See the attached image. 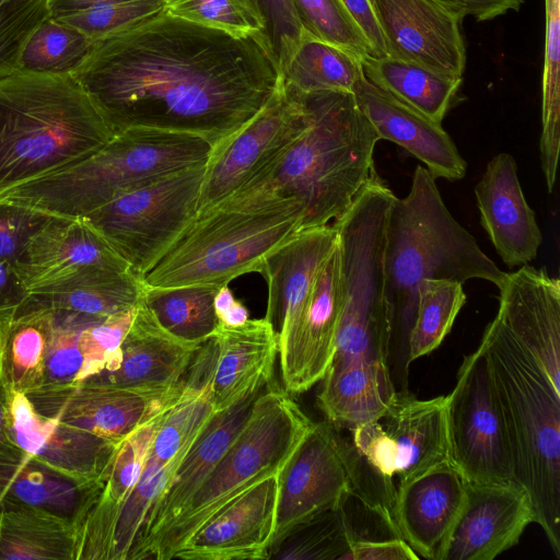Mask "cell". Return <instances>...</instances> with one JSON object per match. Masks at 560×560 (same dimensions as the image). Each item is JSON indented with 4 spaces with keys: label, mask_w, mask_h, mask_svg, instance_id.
<instances>
[{
    "label": "cell",
    "mask_w": 560,
    "mask_h": 560,
    "mask_svg": "<svg viewBox=\"0 0 560 560\" xmlns=\"http://www.w3.org/2000/svg\"><path fill=\"white\" fill-rule=\"evenodd\" d=\"M71 74L115 132H182L211 148L282 84L265 33L231 34L165 11L93 42Z\"/></svg>",
    "instance_id": "cell-1"
},
{
    "label": "cell",
    "mask_w": 560,
    "mask_h": 560,
    "mask_svg": "<svg viewBox=\"0 0 560 560\" xmlns=\"http://www.w3.org/2000/svg\"><path fill=\"white\" fill-rule=\"evenodd\" d=\"M502 271L475 237L451 214L435 178L417 165L409 194L395 197L387 218L383 252V289L389 325V354H407L418 291L427 279L462 283L481 279L498 287Z\"/></svg>",
    "instance_id": "cell-2"
},
{
    "label": "cell",
    "mask_w": 560,
    "mask_h": 560,
    "mask_svg": "<svg viewBox=\"0 0 560 560\" xmlns=\"http://www.w3.org/2000/svg\"><path fill=\"white\" fill-rule=\"evenodd\" d=\"M115 131L71 73L0 79V196L91 155Z\"/></svg>",
    "instance_id": "cell-3"
},
{
    "label": "cell",
    "mask_w": 560,
    "mask_h": 560,
    "mask_svg": "<svg viewBox=\"0 0 560 560\" xmlns=\"http://www.w3.org/2000/svg\"><path fill=\"white\" fill-rule=\"evenodd\" d=\"M479 346L501 408L513 480L526 490L535 523L560 559V390L497 316Z\"/></svg>",
    "instance_id": "cell-4"
},
{
    "label": "cell",
    "mask_w": 560,
    "mask_h": 560,
    "mask_svg": "<svg viewBox=\"0 0 560 560\" xmlns=\"http://www.w3.org/2000/svg\"><path fill=\"white\" fill-rule=\"evenodd\" d=\"M308 126L253 185L266 183L303 208L302 229L328 224L353 202L375 170L377 133L351 92H298Z\"/></svg>",
    "instance_id": "cell-5"
},
{
    "label": "cell",
    "mask_w": 560,
    "mask_h": 560,
    "mask_svg": "<svg viewBox=\"0 0 560 560\" xmlns=\"http://www.w3.org/2000/svg\"><path fill=\"white\" fill-rule=\"evenodd\" d=\"M303 208L266 183L252 185L196 217L143 277L149 288L228 285L261 272L268 255L302 230Z\"/></svg>",
    "instance_id": "cell-6"
},
{
    "label": "cell",
    "mask_w": 560,
    "mask_h": 560,
    "mask_svg": "<svg viewBox=\"0 0 560 560\" xmlns=\"http://www.w3.org/2000/svg\"><path fill=\"white\" fill-rule=\"evenodd\" d=\"M211 145L192 135L130 128L82 161L2 196L57 218H81L117 195L207 161Z\"/></svg>",
    "instance_id": "cell-7"
},
{
    "label": "cell",
    "mask_w": 560,
    "mask_h": 560,
    "mask_svg": "<svg viewBox=\"0 0 560 560\" xmlns=\"http://www.w3.org/2000/svg\"><path fill=\"white\" fill-rule=\"evenodd\" d=\"M266 386L235 439L152 548L148 559L171 560L219 510L259 481L278 475L313 421L291 394Z\"/></svg>",
    "instance_id": "cell-8"
},
{
    "label": "cell",
    "mask_w": 560,
    "mask_h": 560,
    "mask_svg": "<svg viewBox=\"0 0 560 560\" xmlns=\"http://www.w3.org/2000/svg\"><path fill=\"white\" fill-rule=\"evenodd\" d=\"M206 162L126 190L84 218L142 278L197 217Z\"/></svg>",
    "instance_id": "cell-9"
},
{
    "label": "cell",
    "mask_w": 560,
    "mask_h": 560,
    "mask_svg": "<svg viewBox=\"0 0 560 560\" xmlns=\"http://www.w3.org/2000/svg\"><path fill=\"white\" fill-rule=\"evenodd\" d=\"M308 126L299 93L281 84L265 107L211 148L197 215L255 184Z\"/></svg>",
    "instance_id": "cell-10"
},
{
    "label": "cell",
    "mask_w": 560,
    "mask_h": 560,
    "mask_svg": "<svg viewBox=\"0 0 560 560\" xmlns=\"http://www.w3.org/2000/svg\"><path fill=\"white\" fill-rule=\"evenodd\" d=\"M448 458L467 481L514 482L501 408L485 353L465 357L446 396Z\"/></svg>",
    "instance_id": "cell-11"
},
{
    "label": "cell",
    "mask_w": 560,
    "mask_h": 560,
    "mask_svg": "<svg viewBox=\"0 0 560 560\" xmlns=\"http://www.w3.org/2000/svg\"><path fill=\"white\" fill-rule=\"evenodd\" d=\"M277 481L270 558L295 528L338 509L351 493L338 429L328 421L314 422L278 472Z\"/></svg>",
    "instance_id": "cell-12"
},
{
    "label": "cell",
    "mask_w": 560,
    "mask_h": 560,
    "mask_svg": "<svg viewBox=\"0 0 560 560\" xmlns=\"http://www.w3.org/2000/svg\"><path fill=\"white\" fill-rule=\"evenodd\" d=\"M387 56L460 77L466 47L464 18L444 0H370Z\"/></svg>",
    "instance_id": "cell-13"
},
{
    "label": "cell",
    "mask_w": 560,
    "mask_h": 560,
    "mask_svg": "<svg viewBox=\"0 0 560 560\" xmlns=\"http://www.w3.org/2000/svg\"><path fill=\"white\" fill-rule=\"evenodd\" d=\"M144 390L73 383L24 394L40 415L71 427L121 441L183 389Z\"/></svg>",
    "instance_id": "cell-14"
},
{
    "label": "cell",
    "mask_w": 560,
    "mask_h": 560,
    "mask_svg": "<svg viewBox=\"0 0 560 560\" xmlns=\"http://www.w3.org/2000/svg\"><path fill=\"white\" fill-rule=\"evenodd\" d=\"M100 269L130 270L84 218L52 217L27 241L13 270L28 294Z\"/></svg>",
    "instance_id": "cell-15"
},
{
    "label": "cell",
    "mask_w": 560,
    "mask_h": 560,
    "mask_svg": "<svg viewBox=\"0 0 560 560\" xmlns=\"http://www.w3.org/2000/svg\"><path fill=\"white\" fill-rule=\"evenodd\" d=\"M341 310L340 250L323 262L290 335L279 345L284 390L301 394L320 382L335 353Z\"/></svg>",
    "instance_id": "cell-16"
},
{
    "label": "cell",
    "mask_w": 560,
    "mask_h": 560,
    "mask_svg": "<svg viewBox=\"0 0 560 560\" xmlns=\"http://www.w3.org/2000/svg\"><path fill=\"white\" fill-rule=\"evenodd\" d=\"M200 347L168 332L156 320L142 296L118 354L82 383L168 390L182 383Z\"/></svg>",
    "instance_id": "cell-17"
},
{
    "label": "cell",
    "mask_w": 560,
    "mask_h": 560,
    "mask_svg": "<svg viewBox=\"0 0 560 560\" xmlns=\"http://www.w3.org/2000/svg\"><path fill=\"white\" fill-rule=\"evenodd\" d=\"M466 487L467 480L450 459L397 485L394 522L419 557L442 560L466 500Z\"/></svg>",
    "instance_id": "cell-18"
},
{
    "label": "cell",
    "mask_w": 560,
    "mask_h": 560,
    "mask_svg": "<svg viewBox=\"0 0 560 560\" xmlns=\"http://www.w3.org/2000/svg\"><path fill=\"white\" fill-rule=\"evenodd\" d=\"M0 392L11 436L25 453L71 476L103 480L120 441L45 417L22 393Z\"/></svg>",
    "instance_id": "cell-19"
},
{
    "label": "cell",
    "mask_w": 560,
    "mask_h": 560,
    "mask_svg": "<svg viewBox=\"0 0 560 560\" xmlns=\"http://www.w3.org/2000/svg\"><path fill=\"white\" fill-rule=\"evenodd\" d=\"M535 523L529 497L516 482L467 481L466 500L442 560H492Z\"/></svg>",
    "instance_id": "cell-20"
},
{
    "label": "cell",
    "mask_w": 560,
    "mask_h": 560,
    "mask_svg": "<svg viewBox=\"0 0 560 560\" xmlns=\"http://www.w3.org/2000/svg\"><path fill=\"white\" fill-rule=\"evenodd\" d=\"M277 491V475L247 489L211 516L184 544L174 559H269Z\"/></svg>",
    "instance_id": "cell-21"
},
{
    "label": "cell",
    "mask_w": 560,
    "mask_h": 560,
    "mask_svg": "<svg viewBox=\"0 0 560 560\" xmlns=\"http://www.w3.org/2000/svg\"><path fill=\"white\" fill-rule=\"evenodd\" d=\"M497 317L539 362L560 390V281L523 265L499 288Z\"/></svg>",
    "instance_id": "cell-22"
},
{
    "label": "cell",
    "mask_w": 560,
    "mask_h": 560,
    "mask_svg": "<svg viewBox=\"0 0 560 560\" xmlns=\"http://www.w3.org/2000/svg\"><path fill=\"white\" fill-rule=\"evenodd\" d=\"M260 392L215 412L182 459L166 491L151 508L127 560H148L152 548L180 515L235 439Z\"/></svg>",
    "instance_id": "cell-23"
},
{
    "label": "cell",
    "mask_w": 560,
    "mask_h": 560,
    "mask_svg": "<svg viewBox=\"0 0 560 560\" xmlns=\"http://www.w3.org/2000/svg\"><path fill=\"white\" fill-rule=\"evenodd\" d=\"M352 93L380 140L405 149L422 162L435 179L458 180L465 176L466 162L440 122L374 85L364 74Z\"/></svg>",
    "instance_id": "cell-24"
},
{
    "label": "cell",
    "mask_w": 560,
    "mask_h": 560,
    "mask_svg": "<svg viewBox=\"0 0 560 560\" xmlns=\"http://www.w3.org/2000/svg\"><path fill=\"white\" fill-rule=\"evenodd\" d=\"M480 223L510 268L534 260L542 242L535 212L523 194L514 158L499 153L475 187Z\"/></svg>",
    "instance_id": "cell-25"
},
{
    "label": "cell",
    "mask_w": 560,
    "mask_h": 560,
    "mask_svg": "<svg viewBox=\"0 0 560 560\" xmlns=\"http://www.w3.org/2000/svg\"><path fill=\"white\" fill-rule=\"evenodd\" d=\"M337 242L334 225L302 229L266 257L260 272L268 287L265 318L277 331L279 345L290 335Z\"/></svg>",
    "instance_id": "cell-26"
},
{
    "label": "cell",
    "mask_w": 560,
    "mask_h": 560,
    "mask_svg": "<svg viewBox=\"0 0 560 560\" xmlns=\"http://www.w3.org/2000/svg\"><path fill=\"white\" fill-rule=\"evenodd\" d=\"M210 339L214 348L211 397L215 412L272 383L279 337L265 317L237 327L220 324Z\"/></svg>",
    "instance_id": "cell-27"
},
{
    "label": "cell",
    "mask_w": 560,
    "mask_h": 560,
    "mask_svg": "<svg viewBox=\"0 0 560 560\" xmlns=\"http://www.w3.org/2000/svg\"><path fill=\"white\" fill-rule=\"evenodd\" d=\"M380 421L393 444L398 483L450 459L446 396L419 399L396 392Z\"/></svg>",
    "instance_id": "cell-28"
},
{
    "label": "cell",
    "mask_w": 560,
    "mask_h": 560,
    "mask_svg": "<svg viewBox=\"0 0 560 560\" xmlns=\"http://www.w3.org/2000/svg\"><path fill=\"white\" fill-rule=\"evenodd\" d=\"M320 382L317 405L326 421L342 430L380 420L397 392L386 361L330 364Z\"/></svg>",
    "instance_id": "cell-29"
},
{
    "label": "cell",
    "mask_w": 560,
    "mask_h": 560,
    "mask_svg": "<svg viewBox=\"0 0 560 560\" xmlns=\"http://www.w3.org/2000/svg\"><path fill=\"white\" fill-rule=\"evenodd\" d=\"M104 482L71 476L28 455L2 502L44 510L77 527L95 505Z\"/></svg>",
    "instance_id": "cell-30"
},
{
    "label": "cell",
    "mask_w": 560,
    "mask_h": 560,
    "mask_svg": "<svg viewBox=\"0 0 560 560\" xmlns=\"http://www.w3.org/2000/svg\"><path fill=\"white\" fill-rule=\"evenodd\" d=\"M143 279L131 270L100 269L45 291L27 303L55 311L108 317L135 310L142 300Z\"/></svg>",
    "instance_id": "cell-31"
},
{
    "label": "cell",
    "mask_w": 560,
    "mask_h": 560,
    "mask_svg": "<svg viewBox=\"0 0 560 560\" xmlns=\"http://www.w3.org/2000/svg\"><path fill=\"white\" fill-rule=\"evenodd\" d=\"M77 527L35 506L0 503L1 560H75Z\"/></svg>",
    "instance_id": "cell-32"
},
{
    "label": "cell",
    "mask_w": 560,
    "mask_h": 560,
    "mask_svg": "<svg viewBox=\"0 0 560 560\" xmlns=\"http://www.w3.org/2000/svg\"><path fill=\"white\" fill-rule=\"evenodd\" d=\"M364 77L397 100L442 124L454 106L463 82L420 65L385 57L361 58Z\"/></svg>",
    "instance_id": "cell-33"
},
{
    "label": "cell",
    "mask_w": 560,
    "mask_h": 560,
    "mask_svg": "<svg viewBox=\"0 0 560 560\" xmlns=\"http://www.w3.org/2000/svg\"><path fill=\"white\" fill-rule=\"evenodd\" d=\"M363 74L359 56L304 31L298 48L281 72V80L283 85L300 93H352Z\"/></svg>",
    "instance_id": "cell-34"
},
{
    "label": "cell",
    "mask_w": 560,
    "mask_h": 560,
    "mask_svg": "<svg viewBox=\"0 0 560 560\" xmlns=\"http://www.w3.org/2000/svg\"><path fill=\"white\" fill-rule=\"evenodd\" d=\"M218 290L205 284L166 289L144 285L143 302L168 332L202 345L220 325L213 306Z\"/></svg>",
    "instance_id": "cell-35"
},
{
    "label": "cell",
    "mask_w": 560,
    "mask_h": 560,
    "mask_svg": "<svg viewBox=\"0 0 560 560\" xmlns=\"http://www.w3.org/2000/svg\"><path fill=\"white\" fill-rule=\"evenodd\" d=\"M190 446L165 464L147 457L137 483L114 516L104 560L128 559L151 508L168 488L176 469Z\"/></svg>",
    "instance_id": "cell-36"
},
{
    "label": "cell",
    "mask_w": 560,
    "mask_h": 560,
    "mask_svg": "<svg viewBox=\"0 0 560 560\" xmlns=\"http://www.w3.org/2000/svg\"><path fill=\"white\" fill-rule=\"evenodd\" d=\"M465 301L466 294L459 281L427 279L421 282L408 340V365L441 345Z\"/></svg>",
    "instance_id": "cell-37"
},
{
    "label": "cell",
    "mask_w": 560,
    "mask_h": 560,
    "mask_svg": "<svg viewBox=\"0 0 560 560\" xmlns=\"http://www.w3.org/2000/svg\"><path fill=\"white\" fill-rule=\"evenodd\" d=\"M357 538L343 503L295 528L270 559L340 560Z\"/></svg>",
    "instance_id": "cell-38"
},
{
    "label": "cell",
    "mask_w": 560,
    "mask_h": 560,
    "mask_svg": "<svg viewBox=\"0 0 560 560\" xmlns=\"http://www.w3.org/2000/svg\"><path fill=\"white\" fill-rule=\"evenodd\" d=\"M92 40L54 16L46 19L30 37L21 70L40 73H71L88 54Z\"/></svg>",
    "instance_id": "cell-39"
},
{
    "label": "cell",
    "mask_w": 560,
    "mask_h": 560,
    "mask_svg": "<svg viewBox=\"0 0 560 560\" xmlns=\"http://www.w3.org/2000/svg\"><path fill=\"white\" fill-rule=\"evenodd\" d=\"M546 4L547 44L542 81V131L539 148L547 188L551 191L557 177L560 147L559 2L546 0Z\"/></svg>",
    "instance_id": "cell-40"
},
{
    "label": "cell",
    "mask_w": 560,
    "mask_h": 560,
    "mask_svg": "<svg viewBox=\"0 0 560 560\" xmlns=\"http://www.w3.org/2000/svg\"><path fill=\"white\" fill-rule=\"evenodd\" d=\"M165 13L236 35L265 33L255 0H165Z\"/></svg>",
    "instance_id": "cell-41"
},
{
    "label": "cell",
    "mask_w": 560,
    "mask_h": 560,
    "mask_svg": "<svg viewBox=\"0 0 560 560\" xmlns=\"http://www.w3.org/2000/svg\"><path fill=\"white\" fill-rule=\"evenodd\" d=\"M303 30L360 58L373 50L341 0H292Z\"/></svg>",
    "instance_id": "cell-42"
},
{
    "label": "cell",
    "mask_w": 560,
    "mask_h": 560,
    "mask_svg": "<svg viewBox=\"0 0 560 560\" xmlns=\"http://www.w3.org/2000/svg\"><path fill=\"white\" fill-rule=\"evenodd\" d=\"M165 11V0H126L54 16L92 42L131 27Z\"/></svg>",
    "instance_id": "cell-43"
},
{
    "label": "cell",
    "mask_w": 560,
    "mask_h": 560,
    "mask_svg": "<svg viewBox=\"0 0 560 560\" xmlns=\"http://www.w3.org/2000/svg\"><path fill=\"white\" fill-rule=\"evenodd\" d=\"M49 16L48 0H8L0 5V79L21 70L30 37Z\"/></svg>",
    "instance_id": "cell-44"
},
{
    "label": "cell",
    "mask_w": 560,
    "mask_h": 560,
    "mask_svg": "<svg viewBox=\"0 0 560 560\" xmlns=\"http://www.w3.org/2000/svg\"><path fill=\"white\" fill-rule=\"evenodd\" d=\"M255 2L265 19V34L281 73L298 48L304 30L292 0H255Z\"/></svg>",
    "instance_id": "cell-45"
},
{
    "label": "cell",
    "mask_w": 560,
    "mask_h": 560,
    "mask_svg": "<svg viewBox=\"0 0 560 560\" xmlns=\"http://www.w3.org/2000/svg\"><path fill=\"white\" fill-rule=\"evenodd\" d=\"M51 218L24 206L0 202V259L13 267L30 237Z\"/></svg>",
    "instance_id": "cell-46"
},
{
    "label": "cell",
    "mask_w": 560,
    "mask_h": 560,
    "mask_svg": "<svg viewBox=\"0 0 560 560\" xmlns=\"http://www.w3.org/2000/svg\"><path fill=\"white\" fill-rule=\"evenodd\" d=\"M420 557L401 537L355 539L340 560H418Z\"/></svg>",
    "instance_id": "cell-47"
},
{
    "label": "cell",
    "mask_w": 560,
    "mask_h": 560,
    "mask_svg": "<svg viewBox=\"0 0 560 560\" xmlns=\"http://www.w3.org/2000/svg\"><path fill=\"white\" fill-rule=\"evenodd\" d=\"M27 457L11 436L0 392V503Z\"/></svg>",
    "instance_id": "cell-48"
},
{
    "label": "cell",
    "mask_w": 560,
    "mask_h": 560,
    "mask_svg": "<svg viewBox=\"0 0 560 560\" xmlns=\"http://www.w3.org/2000/svg\"><path fill=\"white\" fill-rule=\"evenodd\" d=\"M348 13L369 42L374 57H385L386 47L370 0H341Z\"/></svg>",
    "instance_id": "cell-49"
},
{
    "label": "cell",
    "mask_w": 560,
    "mask_h": 560,
    "mask_svg": "<svg viewBox=\"0 0 560 560\" xmlns=\"http://www.w3.org/2000/svg\"><path fill=\"white\" fill-rule=\"evenodd\" d=\"M23 288L10 262L0 259V323L11 318L26 303Z\"/></svg>",
    "instance_id": "cell-50"
},
{
    "label": "cell",
    "mask_w": 560,
    "mask_h": 560,
    "mask_svg": "<svg viewBox=\"0 0 560 560\" xmlns=\"http://www.w3.org/2000/svg\"><path fill=\"white\" fill-rule=\"evenodd\" d=\"M463 18L468 15L478 22L493 20L509 11H518L524 0H444Z\"/></svg>",
    "instance_id": "cell-51"
},
{
    "label": "cell",
    "mask_w": 560,
    "mask_h": 560,
    "mask_svg": "<svg viewBox=\"0 0 560 560\" xmlns=\"http://www.w3.org/2000/svg\"><path fill=\"white\" fill-rule=\"evenodd\" d=\"M126 0H48L51 16H59L92 7Z\"/></svg>",
    "instance_id": "cell-52"
},
{
    "label": "cell",
    "mask_w": 560,
    "mask_h": 560,
    "mask_svg": "<svg viewBox=\"0 0 560 560\" xmlns=\"http://www.w3.org/2000/svg\"><path fill=\"white\" fill-rule=\"evenodd\" d=\"M249 319V312L246 306L235 300L232 306L219 318L220 324L226 327H237Z\"/></svg>",
    "instance_id": "cell-53"
},
{
    "label": "cell",
    "mask_w": 560,
    "mask_h": 560,
    "mask_svg": "<svg viewBox=\"0 0 560 560\" xmlns=\"http://www.w3.org/2000/svg\"><path fill=\"white\" fill-rule=\"evenodd\" d=\"M235 300L236 299L229 288V284L219 288L213 301V306L218 318H220L232 306Z\"/></svg>",
    "instance_id": "cell-54"
},
{
    "label": "cell",
    "mask_w": 560,
    "mask_h": 560,
    "mask_svg": "<svg viewBox=\"0 0 560 560\" xmlns=\"http://www.w3.org/2000/svg\"><path fill=\"white\" fill-rule=\"evenodd\" d=\"M8 0H0V5L7 2Z\"/></svg>",
    "instance_id": "cell-55"
}]
</instances>
